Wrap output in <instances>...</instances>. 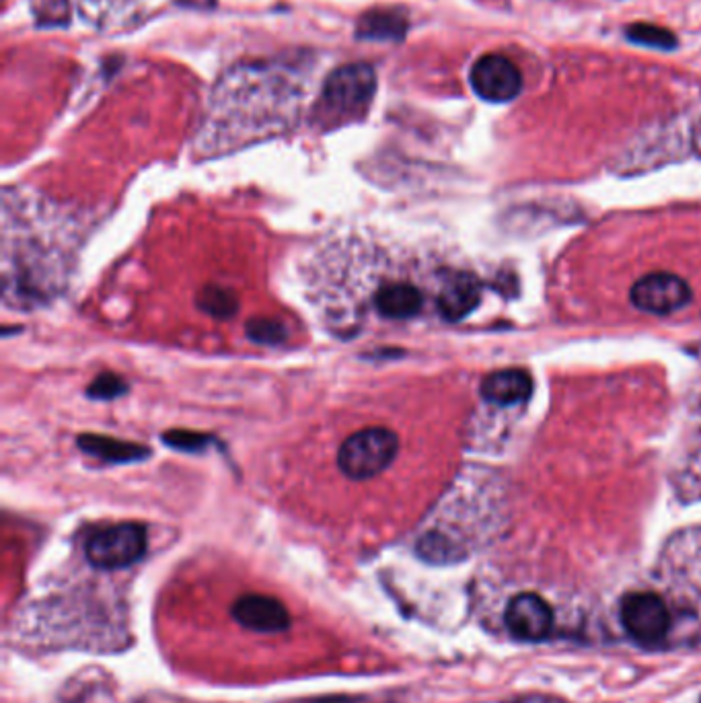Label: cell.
<instances>
[{
  "mask_svg": "<svg viewBox=\"0 0 701 703\" xmlns=\"http://www.w3.org/2000/svg\"><path fill=\"white\" fill-rule=\"evenodd\" d=\"M400 450V438L383 426H371L343 440L338 452V467L346 478L367 481L383 473Z\"/></svg>",
  "mask_w": 701,
  "mask_h": 703,
  "instance_id": "6da1fadb",
  "label": "cell"
},
{
  "mask_svg": "<svg viewBox=\"0 0 701 703\" xmlns=\"http://www.w3.org/2000/svg\"><path fill=\"white\" fill-rule=\"evenodd\" d=\"M376 81L371 66L350 64L329 76L321 90L317 114L326 120H348L367 111L373 99Z\"/></svg>",
  "mask_w": 701,
  "mask_h": 703,
  "instance_id": "7a4b0ae2",
  "label": "cell"
},
{
  "mask_svg": "<svg viewBox=\"0 0 701 703\" xmlns=\"http://www.w3.org/2000/svg\"><path fill=\"white\" fill-rule=\"evenodd\" d=\"M85 554L95 568H128L147 554V529L138 523L114 524L87 541Z\"/></svg>",
  "mask_w": 701,
  "mask_h": 703,
  "instance_id": "3957f363",
  "label": "cell"
},
{
  "mask_svg": "<svg viewBox=\"0 0 701 703\" xmlns=\"http://www.w3.org/2000/svg\"><path fill=\"white\" fill-rule=\"evenodd\" d=\"M622 624L636 642H662L671 629L667 603L655 593H631L622 600Z\"/></svg>",
  "mask_w": 701,
  "mask_h": 703,
  "instance_id": "277c9868",
  "label": "cell"
},
{
  "mask_svg": "<svg viewBox=\"0 0 701 703\" xmlns=\"http://www.w3.org/2000/svg\"><path fill=\"white\" fill-rule=\"evenodd\" d=\"M629 299L646 313L669 315L686 307L691 300V288L677 274L657 271L640 278L631 288Z\"/></svg>",
  "mask_w": 701,
  "mask_h": 703,
  "instance_id": "5b68a950",
  "label": "cell"
},
{
  "mask_svg": "<svg viewBox=\"0 0 701 703\" xmlns=\"http://www.w3.org/2000/svg\"><path fill=\"white\" fill-rule=\"evenodd\" d=\"M471 87L481 99L504 104L514 99L522 89V76L512 62L500 54L481 56L471 68Z\"/></svg>",
  "mask_w": 701,
  "mask_h": 703,
  "instance_id": "8992f818",
  "label": "cell"
},
{
  "mask_svg": "<svg viewBox=\"0 0 701 703\" xmlns=\"http://www.w3.org/2000/svg\"><path fill=\"white\" fill-rule=\"evenodd\" d=\"M504 621L517 640L541 642L553 628L552 607L535 593H522L508 603Z\"/></svg>",
  "mask_w": 701,
  "mask_h": 703,
  "instance_id": "52a82bcc",
  "label": "cell"
},
{
  "mask_svg": "<svg viewBox=\"0 0 701 703\" xmlns=\"http://www.w3.org/2000/svg\"><path fill=\"white\" fill-rule=\"evenodd\" d=\"M233 617L243 628L276 633L290 626V615L283 603L266 595H247L233 605Z\"/></svg>",
  "mask_w": 701,
  "mask_h": 703,
  "instance_id": "ba28073f",
  "label": "cell"
},
{
  "mask_svg": "<svg viewBox=\"0 0 701 703\" xmlns=\"http://www.w3.org/2000/svg\"><path fill=\"white\" fill-rule=\"evenodd\" d=\"M533 395V379L521 369L490 373L481 383V397L493 405H519Z\"/></svg>",
  "mask_w": 701,
  "mask_h": 703,
  "instance_id": "9c48e42d",
  "label": "cell"
},
{
  "mask_svg": "<svg viewBox=\"0 0 701 703\" xmlns=\"http://www.w3.org/2000/svg\"><path fill=\"white\" fill-rule=\"evenodd\" d=\"M479 299L481 288L478 280L471 274H455L443 286L436 307L447 321H461L478 307Z\"/></svg>",
  "mask_w": 701,
  "mask_h": 703,
  "instance_id": "30bf717a",
  "label": "cell"
},
{
  "mask_svg": "<svg viewBox=\"0 0 701 703\" xmlns=\"http://www.w3.org/2000/svg\"><path fill=\"white\" fill-rule=\"evenodd\" d=\"M424 297L418 288L410 283H391L381 286L374 292V309L385 319L405 321L412 319L422 311Z\"/></svg>",
  "mask_w": 701,
  "mask_h": 703,
  "instance_id": "8fae6325",
  "label": "cell"
},
{
  "mask_svg": "<svg viewBox=\"0 0 701 703\" xmlns=\"http://www.w3.org/2000/svg\"><path fill=\"white\" fill-rule=\"evenodd\" d=\"M76 445L83 452L93 455L97 459L109 461V464H130V461L147 459L150 455V450L147 447H142V445L126 443V440L102 435L78 436Z\"/></svg>",
  "mask_w": 701,
  "mask_h": 703,
  "instance_id": "7c38bea8",
  "label": "cell"
},
{
  "mask_svg": "<svg viewBox=\"0 0 701 703\" xmlns=\"http://www.w3.org/2000/svg\"><path fill=\"white\" fill-rule=\"evenodd\" d=\"M200 307L202 311L216 317V319H229L233 315L237 313L240 309V302L237 297L233 295V290L223 288V286H209L204 288V292L200 295Z\"/></svg>",
  "mask_w": 701,
  "mask_h": 703,
  "instance_id": "4fadbf2b",
  "label": "cell"
},
{
  "mask_svg": "<svg viewBox=\"0 0 701 703\" xmlns=\"http://www.w3.org/2000/svg\"><path fill=\"white\" fill-rule=\"evenodd\" d=\"M247 335L255 344L276 345L286 340V328L276 319L255 317L247 323Z\"/></svg>",
  "mask_w": 701,
  "mask_h": 703,
  "instance_id": "5bb4252c",
  "label": "cell"
},
{
  "mask_svg": "<svg viewBox=\"0 0 701 703\" xmlns=\"http://www.w3.org/2000/svg\"><path fill=\"white\" fill-rule=\"evenodd\" d=\"M402 21L393 15H373L364 21V25H360V35L364 38H374V40H385V38H400L403 35Z\"/></svg>",
  "mask_w": 701,
  "mask_h": 703,
  "instance_id": "9a60e30c",
  "label": "cell"
},
{
  "mask_svg": "<svg viewBox=\"0 0 701 703\" xmlns=\"http://www.w3.org/2000/svg\"><path fill=\"white\" fill-rule=\"evenodd\" d=\"M126 391H128V383L121 379L120 374L104 373L91 383L87 395L99 402H109V400H118Z\"/></svg>",
  "mask_w": 701,
  "mask_h": 703,
  "instance_id": "2e32d148",
  "label": "cell"
},
{
  "mask_svg": "<svg viewBox=\"0 0 701 703\" xmlns=\"http://www.w3.org/2000/svg\"><path fill=\"white\" fill-rule=\"evenodd\" d=\"M627 35L638 42V44L655 45V47H667L671 50L677 44L675 35L669 31L660 30L655 25H634L627 30Z\"/></svg>",
  "mask_w": 701,
  "mask_h": 703,
  "instance_id": "e0dca14e",
  "label": "cell"
},
{
  "mask_svg": "<svg viewBox=\"0 0 701 703\" xmlns=\"http://www.w3.org/2000/svg\"><path fill=\"white\" fill-rule=\"evenodd\" d=\"M163 443L173 449L185 450V452H200L206 449L212 438L209 435H200V433H190V430H171L163 435Z\"/></svg>",
  "mask_w": 701,
  "mask_h": 703,
  "instance_id": "ac0fdd59",
  "label": "cell"
}]
</instances>
